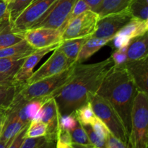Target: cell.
Wrapping results in <instances>:
<instances>
[{
    "label": "cell",
    "mask_w": 148,
    "mask_h": 148,
    "mask_svg": "<svg viewBox=\"0 0 148 148\" xmlns=\"http://www.w3.org/2000/svg\"><path fill=\"white\" fill-rule=\"evenodd\" d=\"M8 17L9 14L8 11H7V4L5 1H0V23Z\"/></svg>",
    "instance_id": "41"
},
{
    "label": "cell",
    "mask_w": 148,
    "mask_h": 148,
    "mask_svg": "<svg viewBox=\"0 0 148 148\" xmlns=\"http://www.w3.org/2000/svg\"><path fill=\"white\" fill-rule=\"evenodd\" d=\"M1 1H4V0H1Z\"/></svg>",
    "instance_id": "48"
},
{
    "label": "cell",
    "mask_w": 148,
    "mask_h": 148,
    "mask_svg": "<svg viewBox=\"0 0 148 148\" xmlns=\"http://www.w3.org/2000/svg\"><path fill=\"white\" fill-rule=\"evenodd\" d=\"M4 120V114H0V133H1V128H2Z\"/></svg>",
    "instance_id": "45"
},
{
    "label": "cell",
    "mask_w": 148,
    "mask_h": 148,
    "mask_svg": "<svg viewBox=\"0 0 148 148\" xmlns=\"http://www.w3.org/2000/svg\"><path fill=\"white\" fill-rule=\"evenodd\" d=\"M95 148H102V147H95Z\"/></svg>",
    "instance_id": "47"
},
{
    "label": "cell",
    "mask_w": 148,
    "mask_h": 148,
    "mask_svg": "<svg viewBox=\"0 0 148 148\" xmlns=\"http://www.w3.org/2000/svg\"><path fill=\"white\" fill-rule=\"evenodd\" d=\"M30 124H27L25 127H23L18 133L15 135L14 139L12 141L11 144L7 148H20L21 146L22 143H23L24 140L25 139V133L27 131V129L28 127V125Z\"/></svg>",
    "instance_id": "37"
},
{
    "label": "cell",
    "mask_w": 148,
    "mask_h": 148,
    "mask_svg": "<svg viewBox=\"0 0 148 148\" xmlns=\"http://www.w3.org/2000/svg\"><path fill=\"white\" fill-rule=\"evenodd\" d=\"M127 7L133 17L148 20V0H132Z\"/></svg>",
    "instance_id": "27"
},
{
    "label": "cell",
    "mask_w": 148,
    "mask_h": 148,
    "mask_svg": "<svg viewBox=\"0 0 148 148\" xmlns=\"http://www.w3.org/2000/svg\"><path fill=\"white\" fill-rule=\"evenodd\" d=\"M91 127H92V130L95 132V134L100 138L106 142L107 138H108V135H109V134L111 132H110L109 130L106 127V125L100 119H98L97 117L95 119V121L91 124Z\"/></svg>",
    "instance_id": "33"
},
{
    "label": "cell",
    "mask_w": 148,
    "mask_h": 148,
    "mask_svg": "<svg viewBox=\"0 0 148 148\" xmlns=\"http://www.w3.org/2000/svg\"><path fill=\"white\" fill-rule=\"evenodd\" d=\"M130 40L131 39L128 38L126 36H121V35L119 34H116L113 38L111 41H113L114 48H116V49H119L126 47V46H128Z\"/></svg>",
    "instance_id": "40"
},
{
    "label": "cell",
    "mask_w": 148,
    "mask_h": 148,
    "mask_svg": "<svg viewBox=\"0 0 148 148\" xmlns=\"http://www.w3.org/2000/svg\"><path fill=\"white\" fill-rule=\"evenodd\" d=\"M74 114L76 119L82 125H91L97 118L89 101L77 108Z\"/></svg>",
    "instance_id": "24"
},
{
    "label": "cell",
    "mask_w": 148,
    "mask_h": 148,
    "mask_svg": "<svg viewBox=\"0 0 148 148\" xmlns=\"http://www.w3.org/2000/svg\"><path fill=\"white\" fill-rule=\"evenodd\" d=\"M56 140H58V141L66 145H72L73 143L70 132L63 128H61V127L58 128Z\"/></svg>",
    "instance_id": "38"
},
{
    "label": "cell",
    "mask_w": 148,
    "mask_h": 148,
    "mask_svg": "<svg viewBox=\"0 0 148 148\" xmlns=\"http://www.w3.org/2000/svg\"><path fill=\"white\" fill-rule=\"evenodd\" d=\"M62 36V30L49 27H34L23 33L25 40L35 49L61 43Z\"/></svg>",
    "instance_id": "11"
},
{
    "label": "cell",
    "mask_w": 148,
    "mask_h": 148,
    "mask_svg": "<svg viewBox=\"0 0 148 148\" xmlns=\"http://www.w3.org/2000/svg\"><path fill=\"white\" fill-rule=\"evenodd\" d=\"M58 47L53 51V53L48 60L38 69L33 72L25 85H29L44 78L57 75L69 69L76 63L67 59Z\"/></svg>",
    "instance_id": "10"
},
{
    "label": "cell",
    "mask_w": 148,
    "mask_h": 148,
    "mask_svg": "<svg viewBox=\"0 0 148 148\" xmlns=\"http://www.w3.org/2000/svg\"><path fill=\"white\" fill-rule=\"evenodd\" d=\"M122 65L131 76L138 91L147 93L148 56L138 60L127 61Z\"/></svg>",
    "instance_id": "14"
},
{
    "label": "cell",
    "mask_w": 148,
    "mask_h": 148,
    "mask_svg": "<svg viewBox=\"0 0 148 148\" xmlns=\"http://www.w3.org/2000/svg\"><path fill=\"white\" fill-rule=\"evenodd\" d=\"M131 131L129 135V148H147L148 95L138 91L132 110Z\"/></svg>",
    "instance_id": "3"
},
{
    "label": "cell",
    "mask_w": 148,
    "mask_h": 148,
    "mask_svg": "<svg viewBox=\"0 0 148 148\" xmlns=\"http://www.w3.org/2000/svg\"><path fill=\"white\" fill-rule=\"evenodd\" d=\"M0 1H1V0H0Z\"/></svg>",
    "instance_id": "49"
},
{
    "label": "cell",
    "mask_w": 148,
    "mask_h": 148,
    "mask_svg": "<svg viewBox=\"0 0 148 148\" xmlns=\"http://www.w3.org/2000/svg\"><path fill=\"white\" fill-rule=\"evenodd\" d=\"M14 85L13 76L0 72V85Z\"/></svg>",
    "instance_id": "42"
},
{
    "label": "cell",
    "mask_w": 148,
    "mask_h": 148,
    "mask_svg": "<svg viewBox=\"0 0 148 148\" xmlns=\"http://www.w3.org/2000/svg\"><path fill=\"white\" fill-rule=\"evenodd\" d=\"M90 10V8L89 7H88V4H87L85 0H77V1L75 2L73 8H72V12H71L70 14H69V17H68L67 19V21H66V25L68 22H69L71 20H72L74 17H77V15L80 14L81 13H82L83 12L86 11V10ZM66 25H65V26H66Z\"/></svg>",
    "instance_id": "35"
},
{
    "label": "cell",
    "mask_w": 148,
    "mask_h": 148,
    "mask_svg": "<svg viewBox=\"0 0 148 148\" xmlns=\"http://www.w3.org/2000/svg\"><path fill=\"white\" fill-rule=\"evenodd\" d=\"M99 14L91 10L83 12L68 22L62 31V41L68 39L90 37L96 29Z\"/></svg>",
    "instance_id": "6"
},
{
    "label": "cell",
    "mask_w": 148,
    "mask_h": 148,
    "mask_svg": "<svg viewBox=\"0 0 148 148\" xmlns=\"http://www.w3.org/2000/svg\"><path fill=\"white\" fill-rule=\"evenodd\" d=\"M15 85H0V114H4L10 106L18 92Z\"/></svg>",
    "instance_id": "22"
},
{
    "label": "cell",
    "mask_w": 148,
    "mask_h": 148,
    "mask_svg": "<svg viewBox=\"0 0 148 148\" xmlns=\"http://www.w3.org/2000/svg\"><path fill=\"white\" fill-rule=\"evenodd\" d=\"M71 136H72V143L75 144L79 145H90L91 144L88 139L87 133L82 125L77 123L76 127L70 131ZM92 145V144H91Z\"/></svg>",
    "instance_id": "31"
},
{
    "label": "cell",
    "mask_w": 148,
    "mask_h": 148,
    "mask_svg": "<svg viewBox=\"0 0 148 148\" xmlns=\"http://www.w3.org/2000/svg\"><path fill=\"white\" fill-rule=\"evenodd\" d=\"M60 43L48 47L42 48V49H36L33 53L25 58L21 66L18 69L15 75L13 77L14 85L17 87H21L25 84L27 79L32 76L33 73V69L36 67V65L40 62L42 59L50 52L54 51Z\"/></svg>",
    "instance_id": "13"
},
{
    "label": "cell",
    "mask_w": 148,
    "mask_h": 148,
    "mask_svg": "<svg viewBox=\"0 0 148 148\" xmlns=\"http://www.w3.org/2000/svg\"><path fill=\"white\" fill-rule=\"evenodd\" d=\"M103 0H85L90 10L96 12Z\"/></svg>",
    "instance_id": "43"
},
{
    "label": "cell",
    "mask_w": 148,
    "mask_h": 148,
    "mask_svg": "<svg viewBox=\"0 0 148 148\" xmlns=\"http://www.w3.org/2000/svg\"><path fill=\"white\" fill-rule=\"evenodd\" d=\"M137 87L123 65H113L96 93L106 100L121 118L128 136L131 131L132 110Z\"/></svg>",
    "instance_id": "2"
},
{
    "label": "cell",
    "mask_w": 148,
    "mask_h": 148,
    "mask_svg": "<svg viewBox=\"0 0 148 148\" xmlns=\"http://www.w3.org/2000/svg\"><path fill=\"white\" fill-rule=\"evenodd\" d=\"M106 148H129L128 144L123 143L110 133L106 140Z\"/></svg>",
    "instance_id": "39"
},
{
    "label": "cell",
    "mask_w": 148,
    "mask_h": 148,
    "mask_svg": "<svg viewBox=\"0 0 148 148\" xmlns=\"http://www.w3.org/2000/svg\"><path fill=\"white\" fill-rule=\"evenodd\" d=\"M36 49L32 47L25 39L9 47L0 49V58L27 57Z\"/></svg>",
    "instance_id": "20"
},
{
    "label": "cell",
    "mask_w": 148,
    "mask_h": 148,
    "mask_svg": "<svg viewBox=\"0 0 148 148\" xmlns=\"http://www.w3.org/2000/svg\"><path fill=\"white\" fill-rule=\"evenodd\" d=\"M14 138L11 139V140H8V141H1L0 140V148H7L11 144L12 141Z\"/></svg>",
    "instance_id": "44"
},
{
    "label": "cell",
    "mask_w": 148,
    "mask_h": 148,
    "mask_svg": "<svg viewBox=\"0 0 148 148\" xmlns=\"http://www.w3.org/2000/svg\"><path fill=\"white\" fill-rule=\"evenodd\" d=\"M27 124H25L20 119L16 109L11 104L4 113V123L0 133V140L8 141L14 138L16 134Z\"/></svg>",
    "instance_id": "15"
},
{
    "label": "cell",
    "mask_w": 148,
    "mask_h": 148,
    "mask_svg": "<svg viewBox=\"0 0 148 148\" xmlns=\"http://www.w3.org/2000/svg\"><path fill=\"white\" fill-rule=\"evenodd\" d=\"M25 58H0V72L14 77Z\"/></svg>",
    "instance_id": "25"
},
{
    "label": "cell",
    "mask_w": 148,
    "mask_h": 148,
    "mask_svg": "<svg viewBox=\"0 0 148 148\" xmlns=\"http://www.w3.org/2000/svg\"><path fill=\"white\" fill-rule=\"evenodd\" d=\"M23 39V33L12 31L9 17L0 23V49L16 44Z\"/></svg>",
    "instance_id": "18"
},
{
    "label": "cell",
    "mask_w": 148,
    "mask_h": 148,
    "mask_svg": "<svg viewBox=\"0 0 148 148\" xmlns=\"http://www.w3.org/2000/svg\"><path fill=\"white\" fill-rule=\"evenodd\" d=\"M148 30V20H142V19L132 17L127 23L117 34L121 35L132 39L133 38L137 37L144 35L147 33Z\"/></svg>",
    "instance_id": "19"
},
{
    "label": "cell",
    "mask_w": 148,
    "mask_h": 148,
    "mask_svg": "<svg viewBox=\"0 0 148 148\" xmlns=\"http://www.w3.org/2000/svg\"><path fill=\"white\" fill-rule=\"evenodd\" d=\"M49 96L43 98H37V99H33L30 101H26L23 106V111L27 117V119L30 121L34 119L37 113L41 108L42 105L44 103L46 100L49 98Z\"/></svg>",
    "instance_id": "28"
},
{
    "label": "cell",
    "mask_w": 148,
    "mask_h": 148,
    "mask_svg": "<svg viewBox=\"0 0 148 148\" xmlns=\"http://www.w3.org/2000/svg\"><path fill=\"white\" fill-rule=\"evenodd\" d=\"M128 46L121 48V49H116L112 55L111 56V59L114 62V65L115 66H119L122 65L127 61V50Z\"/></svg>",
    "instance_id": "36"
},
{
    "label": "cell",
    "mask_w": 148,
    "mask_h": 148,
    "mask_svg": "<svg viewBox=\"0 0 148 148\" xmlns=\"http://www.w3.org/2000/svg\"><path fill=\"white\" fill-rule=\"evenodd\" d=\"M75 64L69 69L57 75L44 78L29 85H24L20 87L18 93L25 101L50 96L53 92L62 88L70 79L73 75Z\"/></svg>",
    "instance_id": "4"
},
{
    "label": "cell",
    "mask_w": 148,
    "mask_h": 148,
    "mask_svg": "<svg viewBox=\"0 0 148 148\" xmlns=\"http://www.w3.org/2000/svg\"><path fill=\"white\" fill-rule=\"evenodd\" d=\"M54 143L45 137L37 138H25L20 148H53Z\"/></svg>",
    "instance_id": "30"
},
{
    "label": "cell",
    "mask_w": 148,
    "mask_h": 148,
    "mask_svg": "<svg viewBox=\"0 0 148 148\" xmlns=\"http://www.w3.org/2000/svg\"><path fill=\"white\" fill-rule=\"evenodd\" d=\"M12 1V0H4V1H5V2L7 3V4H8L9 3H10V2H11Z\"/></svg>",
    "instance_id": "46"
},
{
    "label": "cell",
    "mask_w": 148,
    "mask_h": 148,
    "mask_svg": "<svg viewBox=\"0 0 148 148\" xmlns=\"http://www.w3.org/2000/svg\"><path fill=\"white\" fill-rule=\"evenodd\" d=\"M47 133V125L43 121H30L25 133V138H37L44 137Z\"/></svg>",
    "instance_id": "29"
},
{
    "label": "cell",
    "mask_w": 148,
    "mask_h": 148,
    "mask_svg": "<svg viewBox=\"0 0 148 148\" xmlns=\"http://www.w3.org/2000/svg\"><path fill=\"white\" fill-rule=\"evenodd\" d=\"M59 112L56 101L53 97L49 96L33 119L43 121L47 125V133L45 137L53 143H56V133L59 128Z\"/></svg>",
    "instance_id": "12"
},
{
    "label": "cell",
    "mask_w": 148,
    "mask_h": 148,
    "mask_svg": "<svg viewBox=\"0 0 148 148\" xmlns=\"http://www.w3.org/2000/svg\"><path fill=\"white\" fill-rule=\"evenodd\" d=\"M113 65L111 57L94 64H75L70 79L50 95L56 101L60 115L72 114L88 102V94L97 92Z\"/></svg>",
    "instance_id": "1"
},
{
    "label": "cell",
    "mask_w": 148,
    "mask_h": 148,
    "mask_svg": "<svg viewBox=\"0 0 148 148\" xmlns=\"http://www.w3.org/2000/svg\"><path fill=\"white\" fill-rule=\"evenodd\" d=\"M87 133L88 139L91 144L95 147L106 148V142L100 138L92 130L91 125H82Z\"/></svg>",
    "instance_id": "34"
},
{
    "label": "cell",
    "mask_w": 148,
    "mask_h": 148,
    "mask_svg": "<svg viewBox=\"0 0 148 148\" xmlns=\"http://www.w3.org/2000/svg\"><path fill=\"white\" fill-rule=\"evenodd\" d=\"M88 101L95 116L106 125L111 134L128 144L129 136L121 118L111 104L96 92L88 94Z\"/></svg>",
    "instance_id": "5"
},
{
    "label": "cell",
    "mask_w": 148,
    "mask_h": 148,
    "mask_svg": "<svg viewBox=\"0 0 148 148\" xmlns=\"http://www.w3.org/2000/svg\"><path fill=\"white\" fill-rule=\"evenodd\" d=\"M77 0H56L46 12L43 18L31 28L49 27L63 31L67 19Z\"/></svg>",
    "instance_id": "9"
},
{
    "label": "cell",
    "mask_w": 148,
    "mask_h": 148,
    "mask_svg": "<svg viewBox=\"0 0 148 148\" xmlns=\"http://www.w3.org/2000/svg\"><path fill=\"white\" fill-rule=\"evenodd\" d=\"M111 41L110 39L101 38L89 37L84 43L78 53L77 58V63H82L96 53L98 50Z\"/></svg>",
    "instance_id": "17"
},
{
    "label": "cell",
    "mask_w": 148,
    "mask_h": 148,
    "mask_svg": "<svg viewBox=\"0 0 148 148\" xmlns=\"http://www.w3.org/2000/svg\"><path fill=\"white\" fill-rule=\"evenodd\" d=\"M33 0H12L7 4V11L10 24L28 7Z\"/></svg>",
    "instance_id": "26"
},
{
    "label": "cell",
    "mask_w": 148,
    "mask_h": 148,
    "mask_svg": "<svg viewBox=\"0 0 148 148\" xmlns=\"http://www.w3.org/2000/svg\"><path fill=\"white\" fill-rule=\"evenodd\" d=\"M56 0H33L11 24L15 33H23L37 24Z\"/></svg>",
    "instance_id": "7"
},
{
    "label": "cell",
    "mask_w": 148,
    "mask_h": 148,
    "mask_svg": "<svg viewBox=\"0 0 148 148\" xmlns=\"http://www.w3.org/2000/svg\"><path fill=\"white\" fill-rule=\"evenodd\" d=\"M78 121L75 118V114L72 113L68 115L61 116L59 114V127L63 128L64 130L70 132L73 130L77 124Z\"/></svg>",
    "instance_id": "32"
},
{
    "label": "cell",
    "mask_w": 148,
    "mask_h": 148,
    "mask_svg": "<svg viewBox=\"0 0 148 148\" xmlns=\"http://www.w3.org/2000/svg\"><path fill=\"white\" fill-rule=\"evenodd\" d=\"M89 37L79 38L68 39L62 40L59 46V49L64 54L67 59L76 62L78 53L87 39Z\"/></svg>",
    "instance_id": "21"
},
{
    "label": "cell",
    "mask_w": 148,
    "mask_h": 148,
    "mask_svg": "<svg viewBox=\"0 0 148 148\" xmlns=\"http://www.w3.org/2000/svg\"><path fill=\"white\" fill-rule=\"evenodd\" d=\"M132 0H103L96 12L100 17L127 8Z\"/></svg>",
    "instance_id": "23"
},
{
    "label": "cell",
    "mask_w": 148,
    "mask_h": 148,
    "mask_svg": "<svg viewBox=\"0 0 148 148\" xmlns=\"http://www.w3.org/2000/svg\"><path fill=\"white\" fill-rule=\"evenodd\" d=\"M147 33L130 40L127 50V61L138 60L148 56Z\"/></svg>",
    "instance_id": "16"
},
{
    "label": "cell",
    "mask_w": 148,
    "mask_h": 148,
    "mask_svg": "<svg viewBox=\"0 0 148 148\" xmlns=\"http://www.w3.org/2000/svg\"><path fill=\"white\" fill-rule=\"evenodd\" d=\"M132 17L128 7L121 11L100 17L96 29L91 37L112 40L113 38Z\"/></svg>",
    "instance_id": "8"
}]
</instances>
